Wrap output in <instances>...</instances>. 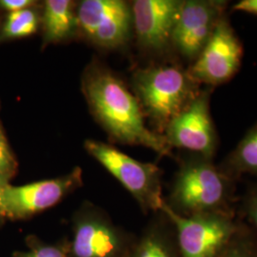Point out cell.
Segmentation results:
<instances>
[{
	"instance_id": "6da1fadb",
	"label": "cell",
	"mask_w": 257,
	"mask_h": 257,
	"mask_svg": "<svg viewBox=\"0 0 257 257\" xmlns=\"http://www.w3.org/2000/svg\"><path fill=\"white\" fill-rule=\"evenodd\" d=\"M85 92L95 116L120 142L141 145L161 156H171L165 137L146 127L138 99L114 75L97 71L85 80Z\"/></svg>"
},
{
	"instance_id": "7a4b0ae2",
	"label": "cell",
	"mask_w": 257,
	"mask_h": 257,
	"mask_svg": "<svg viewBox=\"0 0 257 257\" xmlns=\"http://www.w3.org/2000/svg\"><path fill=\"white\" fill-rule=\"evenodd\" d=\"M234 179L226 175L212 160L196 156L184 163L176 175L172 205L169 207L183 216L207 213L233 214L230 205Z\"/></svg>"
},
{
	"instance_id": "3957f363",
	"label": "cell",
	"mask_w": 257,
	"mask_h": 257,
	"mask_svg": "<svg viewBox=\"0 0 257 257\" xmlns=\"http://www.w3.org/2000/svg\"><path fill=\"white\" fill-rule=\"evenodd\" d=\"M135 88L141 109L160 131L200 92V84L176 66H156L138 71Z\"/></svg>"
},
{
	"instance_id": "277c9868",
	"label": "cell",
	"mask_w": 257,
	"mask_h": 257,
	"mask_svg": "<svg viewBox=\"0 0 257 257\" xmlns=\"http://www.w3.org/2000/svg\"><path fill=\"white\" fill-rule=\"evenodd\" d=\"M161 211L175 228L181 257H218L241 229L230 213L183 216L166 202Z\"/></svg>"
},
{
	"instance_id": "5b68a950",
	"label": "cell",
	"mask_w": 257,
	"mask_h": 257,
	"mask_svg": "<svg viewBox=\"0 0 257 257\" xmlns=\"http://www.w3.org/2000/svg\"><path fill=\"white\" fill-rule=\"evenodd\" d=\"M86 149L137 199L144 211H161L164 204L157 166L143 163L98 141H86Z\"/></svg>"
},
{
	"instance_id": "8992f818",
	"label": "cell",
	"mask_w": 257,
	"mask_h": 257,
	"mask_svg": "<svg viewBox=\"0 0 257 257\" xmlns=\"http://www.w3.org/2000/svg\"><path fill=\"white\" fill-rule=\"evenodd\" d=\"M211 92L210 87L200 91L169 123L165 138L170 147L186 149L212 160L218 146V137L210 110Z\"/></svg>"
},
{
	"instance_id": "52a82bcc",
	"label": "cell",
	"mask_w": 257,
	"mask_h": 257,
	"mask_svg": "<svg viewBox=\"0 0 257 257\" xmlns=\"http://www.w3.org/2000/svg\"><path fill=\"white\" fill-rule=\"evenodd\" d=\"M243 47L225 15L189 69L197 83L212 88L230 81L241 66Z\"/></svg>"
},
{
	"instance_id": "ba28073f",
	"label": "cell",
	"mask_w": 257,
	"mask_h": 257,
	"mask_svg": "<svg viewBox=\"0 0 257 257\" xmlns=\"http://www.w3.org/2000/svg\"><path fill=\"white\" fill-rule=\"evenodd\" d=\"M228 2L221 0L181 1L172 35V43L190 61L201 53L220 19Z\"/></svg>"
},
{
	"instance_id": "9c48e42d",
	"label": "cell",
	"mask_w": 257,
	"mask_h": 257,
	"mask_svg": "<svg viewBox=\"0 0 257 257\" xmlns=\"http://www.w3.org/2000/svg\"><path fill=\"white\" fill-rule=\"evenodd\" d=\"M81 182V171L22 186L5 188L2 215L9 218H26L45 211L59 202L65 195Z\"/></svg>"
},
{
	"instance_id": "30bf717a",
	"label": "cell",
	"mask_w": 257,
	"mask_h": 257,
	"mask_svg": "<svg viewBox=\"0 0 257 257\" xmlns=\"http://www.w3.org/2000/svg\"><path fill=\"white\" fill-rule=\"evenodd\" d=\"M76 19L93 42L115 48L128 38L132 15L127 4L120 0H85L79 6Z\"/></svg>"
},
{
	"instance_id": "8fae6325",
	"label": "cell",
	"mask_w": 257,
	"mask_h": 257,
	"mask_svg": "<svg viewBox=\"0 0 257 257\" xmlns=\"http://www.w3.org/2000/svg\"><path fill=\"white\" fill-rule=\"evenodd\" d=\"M181 1L138 0L134 3L135 28L140 45L162 51L172 42V35Z\"/></svg>"
},
{
	"instance_id": "7c38bea8",
	"label": "cell",
	"mask_w": 257,
	"mask_h": 257,
	"mask_svg": "<svg viewBox=\"0 0 257 257\" xmlns=\"http://www.w3.org/2000/svg\"><path fill=\"white\" fill-rule=\"evenodd\" d=\"M122 235L99 218H84L74 228L72 243L74 257H122L125 252Z\"/></svg>"
},
{
	"instance_id": "4fadbf2b",
	"label": "cell",
	"mask_w": 257,
	"mask_h": 257,
	"mask_svg": "<svg viewBox=\"0 0 257 257\" xmlns=\"http://www.w3.org/2000/svg\"><path fill=\"white\" fill-rule=\"evenodd\" d=\"M219 168L234 180L243 175H257V123L248 130Z\"/></svg>"
},
{
	"instance_id": "5bb4252c",
	"label": "cell",
	"mask_w": 257,
	"mask_h": 257,
	"mask_svg": "<svg viewBox=\"0 0 257 257\" xmlns=\"http://www.w3.org/2000/svg\"><path fill=\"white\" fill-rule=\"evenodd\" d=\"M128 257H181L174 232L156 225L150 228L135 245Z\"/></svg>"
},
{
	"instance_id": "9a60e30c",
	"label": "cell",
	"mask_w": 257,
	"mask_h": 257,
	"mask_svg": "<svg viewBox=\"0 0 257 257\" xmlns=\"http://www.w3.org/2000/svg\"><path fill=\"white\" fill-rule=\"evenodd\" d=\"M77 24V19L72 12L69 0H48L45 4L43 25L45 40L60 41L72 35Z\"/></svg>"
},
{
	"instance_id": "2e32d148",
	"label": "cell",
	"mask_w": 257,
	"mask_h": 257,
	"mask_svg": "<svg viewBox=\"0 0 257 257\" xmlns=\"http://www.w3.org/2000/svg\"><path fill=\"white\" fill-rule=\"evenodd\" d=\"M37 28L38 17L37 13L28 8L10 13L1 35L4 38H21L35 34Z\"/></svg>"
},
{
	"instance_id": "e0dca14e",
	"label": "cell",
	"mask_w": 257,
	"mask_h": 257,
	"mask_svg": "<svg viewBox=\"0 0 257 257\" xmlns=\"http://www.w3.org/2000/svg\"><path fill=\"white\" fill-rule=\"evenodd\" d=\"M218 257H257V240L240 229Z\"/></svg>"
},
{
	"instance_id": "ac0fdd59",
	"label": "cell",
	"mask_w": 257,
	"mask_h": 257,
	"mask_svg": "<svg viewBox=\"0 0 257 257\" xmlns=\"http://www.w3.org/2000/svg\"><path fill=\"white\" fill-rule=\"evenodd\" d=\"M17 161L10 151L7 140L0 130V179L8 182L16 174Z\"/></svg>"
},
{
	"instance_id": "d6986e66",
	"label": "cell",
	"mask_w": 257,
	"mask_h": 257,
	"mask_svg": "<svg viewBox=\"0 0 257 257\" xmlns=\"http://www.w3.org/2000/svg\"><path fill=\"white\" fill-rule=\"evenodd\" d=\"M20 257H68L64 248L57 245H37Z\"/></svg>"
},
{
	"instance_id": "ffe728a7",
	"label": "cell",
	"mask_w": 257,
	"mask_h": 257,
	"mask_svg": "<svg viewBox=\"0 0 257 257\" xmlns=\"http://www.w3.org/2000/svg\"><path fill=\"white\" fill-rule=\"evenodd\" d=\"M244 210L247 219L255 230L257 235V186L253 188L246 197Z\"/></svg>"
},
{
	"instance_id": "44dd1931",
	"label": "cell",
	"mask_w": 257,
	"mask_h": 257,
	"mask_svg": "<svg viewBox=\"0 0 257 257\" xmlns=\"http://www.w3.org/2000/svg\"><path fill=\"white\" fill-rule=\"evenodd\" d=\"M33 4L32 0H0V6L10 13L28 9Z\"/></svg>"
},
{
	"instance_id": "7402d4cb",
	"label": "cell",
	"mask_w": 257,
	"mask_h": 257,
	"mask_svg": "<svg viewBox=\"0 0 257 257\" xmlns=\"http://www.w3.org/2000/svg\"><path fill=\"white\" fill-rule=\"evenodd\" d=\"M233 10L257 16V0H241L233 6Z\"/></svg>"
},
{
	"instance_id": "603a6c76",
	"label": "cell",
	"mask_w": 257,
	"mask_h": 257,
	"mask_svg": "<svg viewBox=\"0 0 257 257\" xmlns=\"http://www.w3.org/2000/svg\"><path fill=\"white\" fill-rule=\"evenodd\" d=\"M7 185L8 182L0 179V215H2V211H3V196H4L5 188Z\"/></svg>"
}]
</instances>
